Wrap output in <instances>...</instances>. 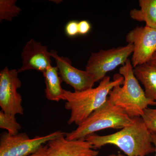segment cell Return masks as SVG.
<instances>
[{"instance_id":"obj_14","label":"cell","mask_w":156,"mask_h":156,"mask_svg":"<svg viewBox=\"0 0 156 156\" xmlns=\"http://www.w3.org/2000/svg\"><path fill=\"white\" fill-rule=\"evenodd\" d=\"M139 9L130 10V17L138 21H144L146 26L156 29V0H139Z\"/></svg>"},{"instance_id":"obj_17","label":"cell","mask_w":156,"mask_h":156,"mask_svg":"<svg viewBox=\"0 0 156 156\" xmlns=\"http://www.w3.org/2000/svg\"><path fill=\"white\" fill-rule=\"evenodd\" d=\"M141 117L148 131L151 133H156V108H147Z\"/></svg>"},{"instance_id":"obj_11","label":"cell","mask_w":156,"mask_h":156,"mask_svg":"<svg viewBox=\"0 0 156 156\" xmlns=\"http://www.w3.org/2000/svg\"><path fill=\"white\" fill-rule=\"evenodd\" d=\"M65 135L52 140L48 143L47 156L98 155V151L95 150L85 139L70 140L66 138Z\"/></svg>"},{"instance_id":"obj_8","label":"cell","mask_w":156,"mask_h":156,"mask_svg":"<svg viewBox=\"0 0 156 156\" xmlns=\"http://www.w3.org/2000/svg\"><path fill=\"white\" fill-rule=\"evenodd\" d=\"M126 41L134 47L131 59L133 68L149 63L156 52V29L136 27L127 34Z\"/></svg>"},{"instance_id":"obj_21","label":"cell","mask_w":156,"mask_h":156,"mask_svg":"<svg viewBox=\"0 0 156 156\" xmlns=\"http://www.w3.org/2000/svg\"><path fill=\"white\" fill-rule=\"evenodd\" d=\"M152 134V137L153 143L155 147V155L156 156V133H151Z\"/></svg>"},{"instance_id":"obj_18","label":"cell","mask_w":156,"mask_h":156,"mask_svg":"<svg viewBox=\"0 0 156 156\" xmlns=\"http://www.w3.org/2000/svg\"><path fill=\"white\" fill-rule=\"evenodd\" d=\"M65 33L67 36L73 37L79 34V22L75 20L69 21L66 24Z\"/></svg>"},{"instance_id":"obj_22","label":"cell","mask_w":156,"mask_h":156,"mask_svg":"<svg viewBox=\"0 0 156 156\" xmlns=\"http://www.w3.org/2000/svg\"><path fill=\"white\" fill-rule=\"evenodd\" d=\"M149 63L156 67V52L153 56L152 58H151Z\"/></svg>"},{"instance_id":"obj_13","label":"cell","mask_w":156,"mask_h":156,"mask_svg":"<svg viewBox=\"0 0 156 156\" xmlns=\"http://www.w3.org/2000/svg\"><path fill=\"white\" fill-rule=\"evenodd\" d=\"M42 73L45 78V93L47 99L56 101L62 100L64 89L62 88V81L57 67L51 66Z\"/></svg>"},{"instance_id":"obj_12","label":"cell","mask_w":156,"mask_h":156,"mask_svg":"<svg viewBox=\"0 0 156 156\" xmlns=\"http://www.w3.org/2000/svg\"><path fill=\"white\" fill-rule=\"evenodd\" d=\"M134 73L144 87L147 97L156 101V67L145 63L134 68Z\"/></svg>"},{"instance_id":"obj_4","label":"cell","mask_w":156,"mask_h":156,"mask_svg":"<svg viewBox=\"0 0 156 156\" xmlns=\"http://www.w3.org/2000/svg\"><path fill=\"white\" fill-rule=\"evenodd\" d=\"M133 119L108 98L102 106L92 112L75 130L66 134L70 140L84 139L88 135L107 128L122 129L131 124Z\"/></svg>"},{"instance_id":"obj_24","label":"cell","mask_w":156,"mask_h":156,"mask_svg":"<svg viewBox=\"0 0 156 156\" xmlns=\"http://www.w3.org/2000/svg\"><path fill=\"white\" fill-rule=\"evenodd\" d=\"M53 2L56 3V4H58V3H61L62 1H52Z\"/></svg>"},{"instance_id":"obj_9","label":"cell","mask_w":156,"mask_h":156,"mask_svg":"<svg viewBox=\"0 0 156 156\" xmlns=\"http://www.w3.org/2000/svg\"><path fill=\"white\" fill-rule=\"evenodd\" d=\"M50 52L56 62L62 82L73 87L75 92H81L93 88L95 80L87 71L74 67L69 58L59 56L57 51L52 50Z\"/></svg>"},{"instance_id":"obj_2","label":"cell","mask_w":156,"mask_h":156,"mask_svg":"<svg viewBox=\"0 0 156 156\" xmlns=\"http://www.w3.org/2000/svg\"><path fill=\"white\" fill-rule=\"evenodd\" d=\"M124 79L120 74H116L114 80L106 76L96 88L81 92L63 90L62 100L66 101L65 107L70 111L68 125L79 126L87 119L92 112L106 102L109 92L117 85H122Z\"/></svg>"},{"instance_id":"obj_6","label":"cell","mask_w":156,"mask_h":156,"mask_svg":"<svg viewBox=\"0 0 156 156\" xmlns=\"http://www.w3.org/2000/svg\"><path fill=\"white\" fill-rule=\"evenodd\" d=\"M133 49V45L128 44L126 46L92 53L87 61L86 70L93 77L95 83L102 80L107 73L125 64Z\"/></svg>"},{"instance_id":"obj_23","label":"cell","mask_w":156,"mask_h":156,"mask_svg":"<svg viewBox=\"0 0 156 156\" xmlns=\"http://www.w3.org/2000/svg\"><path fill=\"white\" fill-rule=\"evenodd\" d=\"M108 156H124V155L122 154H121L120 153H119L117 154H112L109 155Z\"/></svg>"},{"instance_id":"obj_10","label":"cell","mask_w":156,"mask_h":156,"mask_svg":"<svg viewBox=\"0 0 156 156\" xmlns=\"http://www.w3.org/2000/svg\"><path fill=\"white\" fill-rule=\"evenodd\" d=\"M22 66L18 73L30 70H36L44 72L52 65V58L48 47L34 39L27 42L21 54Z\"/></svg>"},{"instance_id":"obj_15","label":"cell","mask_w":156,"mask_h":156,"mask_svg":"<svg viewBox=\"0 0 156 156\" xmlns=\"http://www.w3.org/2000/svg\"><path fill=\"white\" fill-rule=\"evenodd\" d=\"M16 3V0H0V22L11 21L20 14L22 9Z\"/></svg>"},{"instance_id":"obj_7","label":"cell","mask_w":156,"mask_h":156,"mask_svg":"<svg viewBox=\"0 0 156 156\" xmlns=\"http://www.w3.org/2000/svg\"><path fill=\"white\" fill-rule=\"evenodd\" d=\"M18 73L7 66L0 71V106L4 112L14 116L23 114L22 96L17 92L22 86Z\"/></svg>"},{"instance_id":"obj_1","label":"cell","mask_w":156,"mask_h":156,"mask_svg":"<svg viewBox=\"0 0 156 156\" xmlns=\"http://www.w3.org/2000/svg\"><path fill=\"white\" fill-rule=\"evenodd\" d=\"M131 124L120 131L109 135L90 134L85 138L94 149L111 144L127 156H146L155 152L152 134L141 117L134 118Z\"/></svg>"},{"instance_id":"obj_5","label":"cell","mask_w":156,"mask_h":156,"mask_svg":"<svg viewBox=\"0 0 156 156\" xmlns=\"http://www.w3.org/2000/svg\"><path fill=\"white\" fill-rule=\"evenodd\" d=\"M65 135L64 132L57 131L45 136L30 138L25 133L11 135L4 132L0 138V156H29L50 140Z\"/></svg>"},{"instance_id":"obj_19","label":"cell","mask_w":156,"mask_h":156,"mask_svg":"<svg viewBox=\"0 0 156 156\" xmlns=\"http://www.w3.org/2000/svg\"><path fill=\"white\" fill-rule=\"evenodd\" d=\"M91 29V23L87 20L79 22V34L85 35L89 33Z\"/></svg>"},{"instance_id":"obj_3","label":"cell","mask_w":156,"mask_h":156,"mask_svg":"<svg viewBox=\"0 0 156 156\" xmlns=\"http://www.w3.org/2000/svg\"><path fill=\"white\" fill-rule=\"evenodd\" d=\"M119 73L124 79L122 86L117 85L109 93V100L113 104L124 110L131 119L141 117L149 106L156 105V101L146 96L129 58L120 68Z\"/></svg>"},{"instance_id":"obj_20","label":"cell","mask_w":156,"mask_h":156,"mask_svg":"<svg viewBox=\"0 0 156 156\" xmlns=\"http://www.w3.org/2000/svg\"><path fill=\"white\" fill-rule=\"evenodd\" d=\"M48 146L44 145L38 151L29 156H47Z\"/></svg>"},{"instance_id":"obj_16","label":"cell","mask_w":156,"mask_h":156,"mask_svg":"<svg viewBox=\"0 0 156 156\" xmlns=\"http://www.w3.org/2000/svg\"><path fill=\"white\" fill-rule=\"evenodd\" d=\"M0 128L5 129L11 135L18 134L22 127L18 123L15 116L0 111Z\"/></svg>"}]
</instances>
